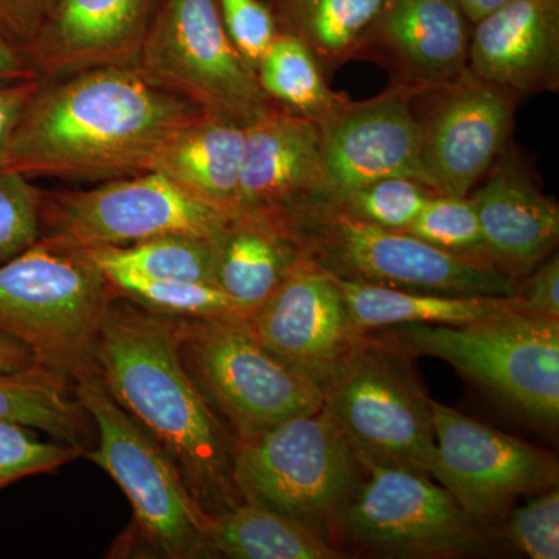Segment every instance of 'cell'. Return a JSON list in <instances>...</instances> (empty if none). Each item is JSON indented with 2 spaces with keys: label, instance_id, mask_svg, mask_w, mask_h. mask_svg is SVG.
<instances>
[{
  "label": "cell",
  "instance_id": "obj_1",
  "mask_svg": "<svg viewBox=\"0 0 559 559\" xmlns=\"http://www.w3.org/2000/svg\"><path fill=\"white\" fill-rule=\"evenodd\" d=\"M201 112L132 66L40 79L0 171L80 180L140 175L153 170L165 142Z\"/></svg>",
  "mask_w": 559,
  "mask_h": 559
},
{
  "label": "cell",
  "instance_id": "obj_2",
  "mask_svg": "<svg viewBox=\"0 0 559 559\" xmlns=\"http://www.w3.org/2000/svg\"><path fill=\"white\" fill-rule=\"evenodd\" d=\"M94 364L110 396L171 459L209 516L241 502L231 473L237 440L187 373L176 318L114 297Z\"/></svg>",
  "mask_w": 559,
  "mask_h": 559
},
{
  "label": "cell",
  "instance_id": "obj_3",
  "mask_svg": "<svg viewBox=\"0 0 559 559\" xmlns=\"http://www.w3.org/2000/svg\"><path fill=\"white\" fill-rule=\"evenodd\" d=\"M264 213L278 216L305 259L333 277L451 296L520 293L521 280L433 248L406 231L366 223L322 194H308Z\"/></svg>",
  "mask_w": 559,
  "mask_h": 559
},
{
  "label": "cell",
  "instance_id": "obj_4",
  "mask_svg": "<svg viewBox=\"0 0 559 559\" xmlns=\"http://www.w3.org/2000/svg\"><path fill=\"white\" fill-rule=\"evenodd\" d=\"M70 380L97 430V447L84 455L112 477L134 511L124 546L168 559L213 557L212 516L198 506L171 459L110 396L95 366Z\"/></svg>",
  "mask_w": 559,
  "mask_h": 559
},
{
  "label": "cell",
  "instance_id": "obj_5",
  "mask_svg": "<svg viewBox=\"0 0 559 559\" xmlns=\"http://www.w3.org/2000/svg\"><path fill=\"white\" fill-rule=\"evenodd\" d=\"M360 469L344 433L320 409L237 441L231 473L242 502L299 522L337 547Z\"/></svg>",
  "mask_w": 559,
  "mask_h": 559
},
{
  "label": "cell",
  "instance_id": "obj_6",
  "mask_svg": "<svg viewBox=\"0 0 559 559\" xmlns=\"http://www.w3.org/2000/svg\"><path fill=\"white\" fill-rule=\"evenodd\" d=\"M322 409L360 465L430 476L437 462L430 399L411 356L374 334H359L322 388Z\"/></svg>",
  "mask_w": 559,
  "mask_h": 559
},
{
  "label": "cell",
  "instance_id": "obj_7",
  "mask_svg": "<svg viewBox=\"0 0 559 559\" xmlns=\"http://www.w3.org/2000/svg\"><path fill=\"white\" fill-rule=\"evenodd\" d=\"M112 299L108 280L83 250L39 238L0 264V334L69 378L95 366V340Z\"/></svg>",
  "mask_w": 559,
  "mask_h": 559
},
{
  "label": "cell",
  "instance_id": "obj_8",
  "mask_svg": "<svg viewBox=\"0 0 559 559\" xmlns=\"http://www.w3.org/2000/svg\"><path fill=\"white\" fill-rule=\"evenodd\" d=\"M378 337L444 360L524 417L558 426L559 319L516 311L459 326L404 323Z\"/></svg>",
  "mask_w": 559,
  "mask_h": 559
},
{
  "label": "cell",
  "instance_id": "obj_9",
  "mask_svg": "<svg viewBox=\"0 0 559 559\" xmlns=\"http://www.w3.org/2000/svg\"><path fill=\"white\" fill-rule=\"evenodd\" d=\"M187 373L235 440L322 409V392L280 362L257 340L248 316L176 318Z\"/></svg>",
  "mask_w": 559,
  "mask_h": 559
},
{
  "label": "cell",
  "instance_id": "obj_10",
  "mask_svg": "<svg viewBox=\"0 0 559 559\" xmlns=\"http://www.w3.org/2000/svg\"><path fill=\"white\" fill-rule=\"evenodd\" d=\"M138 68L204 112L242 124L274 106L227 36L216 0H157Z\"/></svg>",
  "mask_w": 559,
  "mask_h": 559
},
{
  "label": "cell",
  "instance_id": "obj_11",
  "mask_svg": "<svg viewBox=\"0 0 559 559\" xmlns=\"http://www.w3.org/2000/svg\"><path fill=\"white\" fill-rule=\"evenodd\" d=\"M342 518L341 539L390 558H459L492 554L489 525L429 476L403 468L366 465Z\"/></svg>",
  "mask_w": 559,
  "mask_h": 559
},
{
  "label": "cell",
  "instance_id": "obj_12",
  "mask_svg": "<svg viewBox=\"0 0 559 559\" xmlns=\"http://www.w3.org/2000/svg\"><path fill=\"white\" fill-rule=\"evenodd\" d=\"M229 218L146 171L92 190L43 193L39 238L62 249L121 248L160 235L212 237Z\"/></svg>",
  "mask_w": 559,
  "mask_h": 559
},
{
  "label": "cell",
  "instance_id": "obj_13",
  "mask_svg": "<svg viewBox=\"0 0 559 559\" xmlns=\"http://www.w3.org/2000/svg\"><path fill=\"white\" fill-rule=\"evenodd\" d=\"M437 462L430 476L485 525L509 516L522 496L558 487L550 452L430 400Z\"/></svg>",
  "mask_w": 559,
  "mask_h": 559
},
{
  "label": "cell",
  "instance_id": "obj_14",
  "mask_svg": "<svg viewBox=\"0 0 559 559\" xmlns=\"http://www.w3.org/2000/svg\"><path fill=\"white\" fill-rule=\"evenodd\" d=\"M415 92L395 86L371 98L347 100L322 132V191L337 198L384 178H411L429 186L423 134L412 109ZM433 190V189H432Z\"/></svg>",
  "mask_w": 559,
  "mask_h": 559
},
{
  "label": "cell",
  "instance_id": "obj_15",
  "mask_svg": "<svg viewBox=\"0 0 559 559\" xmlns=\"http://www.w3.org/2000/svg\"><path fill=\"white\" fill-rule=\"evenodd\" d=\"M432 108L423 119V164L430 189L468 197L506 153L516 97L468 72L430 91Z\"/></svg>",
  "mask_w": 559,
  "mask_h": 559
},
{
  "label": "cell",
  "instance_id": "obj_16",
  "mask_svg": "<svg viewBox=\"0 0 559 559\" xmlns=\"http://www.w3.org/2000/svg\"><path fill=\"white\" fill-rule=\"evenodd\" d=\"M248 322L271 355L320 392L359 336L337 283L308 260L250 312Z\"/></svg>",
  "mask_w": 559,
  "mask_h": 559
},
{
  "label": "cell",
  "instance_id": "obj_17",
  "mask_svg": "<svg viewBox=\"0 0 559 559\" xmlns=\"http://www.w3.org/2000/svg\"><path fill=\"white\" fill-rule=\"evenodd\" d=\"M469 40L455 0H384L360 53L392 69L396 86L421 94L468 72Z\"/></svg>",
  "mask_w": 559,
  "mask_h": 559
},
{
  "label": "cell",
  "instance_id": "obj_18",
  "mask_svg": "<svg viewBox=\"0 0 559 559\" xmlns=\"http://www.w3.org/2000/svg\"><path fill=\"white\" fill-rule=\"evenodd\" d=\"M157 0H57L38 38L22 50L40 79L106 66L138 68Z\"/></svg>",
  "mask_w": 559,
  "mask_h": 559
},
{
  "label": "cell",
  "instance_id": "obj_19",
  "mask_svg": "<svg viewBox=\"0 0 559 559\" xmlns=\"http://www.w3.org/2000/svg\"><path fill=\"white\" fill-rule=\"evenodd\" d=\"M468 69L514 97L558 91L559 0H513L477 22Z\"/></svg>",
  "mask_w": 559,
  "mask_h": 559
},
{
  "label": "cell",
  "instance_id": "obj_20",
  "mask_svg": "<svg viewBox=\"0 0 559 559\" xmlns=\"http://www.w3.org/2000/svg\"><path fill=\"white\" fill-rule=\"evenodd\" d=\"M471 197L492 266L522 280L551 255L559 240L557 201L536 189L510 154H500Z\"/></svg>",
  "mask_w": 559,
  "mask_h": 559
},
{
  "label": "cell",
  "instance_id": "obj_21",
  "mask_svg": "<svg viewBox=\"0 0 559 559\" xmlns=\"http://www.w3.org/2000/svg\"><path fill=\"white\" fill-rule=\"evenodd\" d=\"M322 191V132L274 105L246 124L235 213L274 212Z\"/></svg>",
  "mask_w": 559,
  "mask_h": 559
},
{
  "label": "cell",
  "instance_id": "obj_22",
  "mask_svg": "<svg viewBox=\"0 0 559 559\" xmlns=\"http://www.w3.org/2000/svg\"><path fill=\"white\" fill-rule=\"evenodd\" d=\"M210 240L213 285L248 316L307 261L274 213H231Z\"/></svg>",
  "mask_w": 559,
  "mask_h": 559
},
{
  "label": "cell",
  "instance_id": "obj_23",
  "mask_svg": "<svg viewBox=\"0 0 559 559\" xmlns=\"http://www.w3.org/2000/svg\"><path fill=\"white\" fill-rule=\"evenodd\" d=\"M246 124L201 112L162 146L153 170L212 207L235 213Z\"/></svg>",
  "mask_w": 559,
  "mask_h": 559
},
{
  "label": "cell",
  "instance_id": "obj_24",
  "mask_svg": "<svg viewBox=\"0 0 559 559\" xmlns=\"http://www.w3.org/2000/svg\"><path fill=\"white\" fill-rule=\"evenodd\" d=\"M333 278L347 305L353 329L359 334L404 323L468 325L509 312H528L520 296H451Z\"/></svg>",
  "mask_w": 559,
  "mask_h": 559
},
{
  "label": "cell",
  "instance_id": "obj_25",
  "mask_svg": "<svg viewBox=\"0 0 559 559\" xmlns=\"http://www.w3.org/2000/svg\"><path fill=\"white\" fill-rule=\"evenodd\" d=\"M0 421L20 423L84 452L91 432H97L73 393L72 380L40 364L0 374Z\"/></svg>",
  "mask_w": 559,
  "mask_h": 559
},
{
  "label": "cell",
  "instance_id": "obj_26",
  "mask_svg": "<svg viewBox=\"0 0 559 559\" xmlns=\"http://www.w3.org/2000/svg\"><path fill=\"white\" fill-rule=\"evenodd\" d=\"M212 555L234 559H334L341 549L299 522L241 502L212 518Z\"/></svg>",
  "mask_w": 559,
  "mask_h": 559
},
{
  "label": "cell",
  "instance_id": "obj_27",
  "mask_svg": "<svg viewBox=\"0 0 559 559\" xmlns=\"http://www.w3.org/2000/svg\"><path fill=\"white\" fill-rule=\"evenodd\" d=\"M384 0H272L278 31L300 39L323 68L359 57Z\"/></svg>",
  "mask_w": 559,
  "mask_h": 559
},
{
  "label": "cell",
  "instance_id": "obj_28",
  "mask_svg": "<svg viewBox=\"0 0 559 559\" xmlns=\"http://www.w3.org/2000/svg\"><path fill=\"white\" fill-rule=\"evenodd\" d=\"M255 75L274 105L319 127L347 103L344 95L330 91L318 58L290 33L278 31Z\"/></svg>",
  "mask_w": 559,
  "mask_h": 559
},
{
  "label": "cell",
  "instance_id": "obj_29",
  "mask_svg": "<svg viewBox=\"0 0 559 559\" xmlns=\"http://www.w3.org/2000/svg\"><path fill=\"white\" fill-rule=\"evenodd\" d=\"M83 252L102 271L120 270L148 278L213 285V250L210 237L160 235L121 248L84 249Z\"/></svg>",
  "mask_w": 559,
  "mask_h": 559
},
{
  "label": "cell",
  "instance_id": "obj_30",
  "mask_svg": "<svg viewBox=\"0 0 559 559\" xmlns=\"http://www.w3.org/2000/svg\"><path fill=\"white\" fill-rule=\"evenodd\" d=\"M102 272L114 297H123L159 314L173 318L248 316L227 294L213 285L148 278L120 270Z\"/></svg>",
  "mask_w": 559,
  "mask_h": 559
},
{
  "label": "cell",
  "instance_id": "obj_31",
  "mask_svg": "<svg viewBox=\"0 0 559 559\" xmlns=\"http://www.w3.org/2000/svg\"><path fill=\"white\" fill-rule=\"evenodd\" d=\"M406 234L452 255L492 266L481 240L476 205L468 197L436 194Z\"/></svg>",
  "mask_w": 559,
  "mask_h": 559
},
{
  "label": "cell",
  "instance_id": "obj_32",
  "mask_svg": "<svg viewBox=\"0 0 559 559\" xmlns=\"http://www.w3.org/2000/svg\"><path fill=\"white\" fill-rule=\"evenodd\" d=\"M436 194L439 191L418 180L393 176L366 183L342 197L326 198L366 223L389 230L406 231Z\"/></svg>",
  "mask_w": 559,
  "mask_h": 559
},
{
  "label": "cell",
  "instance_id": "obj_33",
  "mask_svg": "<svg viewBox=\"0 0 559 559\" xmlns=\"http://www.w3.org/2000/svg\"><path fill=\"white\" fill-rule=\"evenodd\" d=\"M38 430L0 421V491L39 474H51L84 455V450L55 440L43 441Z\"/></svg>",
  "mask_w": 559,
  "mask_h": 559
},
{
  "label": "cell",
  "instance_id": "obj_34",
  "mask_svg": "<svg viewBox=\"0 0 559 559\" xmlns=\"http://www.w3.org/2000/svg\"><path fill=\"white\" fill-rule=\"evenodd\" d=\"M40 200L27 176L0 171V264L39 240Z\"/></svg>",
  "mask_w": 559,
  "mask_h": 559
},
{
  "label": "cell",
  "instance_id": "obj_35",
  "mask_svg": "<svg viewBox=\"0 0 559 559\" xmlns=\"http://www.w3.org/2000/svg\"><path fill=\"white\" fill-rule=\"evenodd\" d=\"M506 538L532 559L559 558L558 487L535 495L507 516Z\"/></svg>",
  "mask_w": 559,
  "mask_h": 559
},
{
  "label": "cell",
  "instance_id": "obj_36",
  "mask_svg": "<svg viewBox=\"0 0 559 559\" xmlns=\"http://www.w3.org/2000/svg\"><path fill=\"white\" fill-rule=\"evenodd\" d=\"M216 3L231 44L255 72L278 33L274 13L260 0H216Z\"/></svg>",
  "mask_w": 559,
  "mask_h": 559
},
{
  "label": "cell",
  "instance_id": "obj_37",
  "mask_svg": "<svg viewBox=\"0 0 559 559\" xmlns=\"http://www.w3.org/2000/svg\"><path fill=\"white\" fill-rule=\"evenodd\" d=\"M57 0H0V35L21 51L38 38Z\"/></svg>",
  "mask_w": 559,
  "mask_h": 559
},
{
  "label": "cell",
  "instance_id": "obj_38",
  "mask_svg": "<svg viewBox=\"0 0 559 559\" xmlns=\"http://www.w3.org/2000/svg\"><path fill=\"white\" fill-rule=\"evenodd\" d=\"M525 310L540 318L559 319V259L547 257L527 277L518 293Z\"/></svg>",
  "mask_w": 559,
  "mask_h": 559
},
{
  "label": "cell",
  "instance_id": "obj_39",
  "mask_svg": "<svg viewBox=\"0 0 559 559\" xmlns=\"http://www.w3.org/2000/svg\"><path fill=\"white\" fill-rule=\"evenodd\" d=\"M38 79L0 84V159L9 143L11 132L20 120L22 110L39 86Z\"/></svg>",
  "mask_w": 559,
  "mask_h": 559
},
{
  "label": "cell",
  "instance_id": "obj_40",
  "mask_svg": "<svg viewBox=\"0 0 559 559\" xmlns=\"http://www.w3.org/2000/svg\"><path fill=\"white\" fill-rule=\"evenodd\" d=\"M38 79L22 51L0 35V84Z\"/></svg>",
  "mask_w": 559,
  "mask_h": 559
},
{
  "label": "cell",
  "instance_id": "obj_41",
  "mask_svg": "<svg viewBox=\"0 0 559 559\" xmlns=\"http://www.w3.org/2000/svg\"><path fill=\"white\" fill-rule=\"evenodd\" d=\"M35 364L38 362L31 349L13 337L0 334V374L28 369Z\"/></svg>",
  "mask_w": 559,
  "mask_h": 559
},
{
  "label": "cell",
  "instance_id": "obj_42",
  "mask_svg": "<svg viewBox=\"0 0 559 559\" xmlns=\"http://www.w3.org/2000/svg\"><path fill=\"white\" fill-rule=\"evenodd\" d=\"M465 14L466 20L477 24V22L487 17L488 14L495 13L507 3L513 2V0H455Z\"/></svg>",
  "mask_w": 559,
  "mask_h": 559
}]
</instances>
